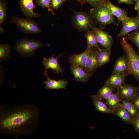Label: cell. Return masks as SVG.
Instances as JSON below:
<instances>
[{
  "instance_id": "6da1fadb",
  "label": "cell",
  "mask_w": 139,
  "mask_h": 139,
  "mask_svg": "<svg viewBox=\"0 0 139 139\" xmlns=\"http://www.w3.org/2000/svg\"><path fill=\"white\" fill-rule=\"evenodd\" d=\"M38 114V110L34 106L17 107L6 111L1 115V129L7 133L26 134L34 124Z\"/></svg>"
},
{
  "instance_id": "7a4b0ae2",
  "label": "cell",
  "mask_w": 139,
  "mask_h": 139,
  "mask_svg": "<svg viewBox=\"0 0 139 139\" xmlns=\"http://www.w3.org/2000/svg\"><path fill=\"white\" fill-rule=\"evenodd\" d=\"M120 44L126 56L129 74L139 81V55L125 37L122 38Z\"/></svg>"
},
{
  "instance_id": "3957f363",
  "label": "cell",
  "mask_w": 139,
  "mask_h": 139,
  "mask_svg": "<svg viewBox=\"0 0 139 139\" xmlns=\"http://www.w3.org/2000/svg\"><path fill=\"white\" fill-rule=\"evenodd\" d=\"M90 13L94 20L96 24H98L100 28L104 29L109 24H114L118 27L117 23L115 20L113 16L109 10L104 5L91 9Z\"/></svg>"
},
{
  "instance_id": "277c9868",
  "label": "cell",
  "mask_w": 139,
  "mask_h": 139,
  "mask_svg": "<svg viewBox=\"0 0 139 139\" xmlns=\"http://www.w3.org/2000/svg\"><path fill=\"white\" fill-rule=\"evenodd\" d=\"M42 46V43L39 41L23 38L16 42L15 45V48L19 55L26 57L33 55L36 51Z\"/></svg>"
},
{
  "instance_id": "5b68a950",
  "label": "cell",
  "mask_w": 139,
  "mask_h": 139,
  "mask_svg": "<svg viewBox=\"0 0 139 139\" xmlns=\"http://www.w3.org/2000/svg\"><path fill=\"white\" fill-rule=\"evenodd\" d=\"M73 11L74 14L72 18L73 24L79 31L86 32L91 30V28L96 24L90 13L82 11Z\"/></svg>"
},
{
  "instance_id": "8992f818",
  "label": "cell",
  "mask_w": 139,
  "mask_h": 139,
  "mask_svg": "<svg viewBox=\"0 0 139 139\" xmlns=\"http://www.w3.org/2000/svg\"><path fill=\"white\" fill-rule=\"evenodd\" d=\"M11 22L15 24L20 30L25 34H38L41 31L36 21L31 18L13 16Z\"/></svg>"
},
{
  "instance_id": "52a82bcc",
  "label": "cell",
  "mask_w": 139,
  "mask_h": 139,
  "mask_svg": "<svg viewBox=\"0 0 139 139\" xmlns=\"http://www.w3.org/2000/svg\"><path fill=\"white\" fill-rule=\"evenodd\" d=\"M122 27L117 36L118 38L126 36L133 30L139 28V16L128 17L122 21Z\"/></svg>"
},
{
  "instance_id": "ba28073f",
  "label": "cell",
  "mask_w": 139,
  "mask_h": 139,
  "mask_svg": "<svg viewBox=\"0 0 139 139\" xmlns=\"http://www.w3.org/2000/svg\"><path fill=\"white\" fill-rule=\"evenodd\" d=\"M91 30L96 34L99 43L104 48L111 49L113 42L112 37L109 33L99 28L93 26Z\"/></svg>"
},
{
  "instance_id": "9c48e42d",
  "label": "cell",
  "mask_w": 139,
  "mask_h": 139,
  "mask_svg": "<svg viewBox=\"0 0 139 139\" xmlns=\"http://www.w3.org/2000/svg\"><path fill=\"white\" fill-rule=\"evenodd\" d=\"M18 2L21 11L27 18H38L40 16L39 13L33 11L36 5L34 4L33 0H19Z\"/></svg>"
},
{
  "instance_id": "30bf717a",
  "label": "cell",
  "mask_w": 139,
  "mask_h": 139,
  "mask_svg": "<svg viewBox=\"0 0 139 139\" xmlns=\"http://www.w3.org/2000/svg\"><path fill=\"white\" fill-rule=\"evenodd\" d=\"M99 49L93 47L87 59L83 69L91 76L97 67V58Z\"/></svg>"
},
{
  "instance_id": "8fae6325",
  "label": "cell",
  "mask_w": 139,
  "mask_h": 139,
  "mask_svg": "<svg viewBox=\"0 0 139 139\" xmlns=\"http://www.w3.org/2000/svg\"><path fill=\"white\" fill-rule=\"evenodd\" d=\"M63 54V53L58 55L56 58L53 55L50 58L44 57L42 60V64L45 68V72H47L48 69L53 70V72L55 74H59L63 71V68L60 66L58 62L59 57Z\"/></svg>"
},
{
  "instance_id": "7c38bea8",
  "label": "cell",
  "mask_w": 139,
  "mask_h": 139,
  "mask_svg": "<svg viewBox=\"0 0 139 139\" xmlns=\"http://www.w3.org/2000/svg\"><path fill=\"white\" fill-rule=\"evenodd\" d=\"M117 92L120 99H126L130 100L138 92L137 87L124 83L117 89Z\"/></svg>"
},
{
  "instance_id": "4fadbf2b",
  "label": "cell",
  "mask_w": 139,
  "mask_h": 139,
  "mask_svg": "<svg viewBox=\"0 0 139 139\" xmlns=\"http://www.w3.org/2000/svg\"><path fill=\"white\" fill-rule=\"evenodd\" d=\"M112 73L124 75H129L127 58L125 54L118 58L114 66Z\"/></svg>"
},
{
  "instance_id": "5bb4252c",
  "label": "cell",
  "mask_w": 139,
  "mask_h": 139,
  "mask_svg": "<svg viewBox=\"0 0 139 139\" xmlns=\"http://www.w3.org/2000/svg\"><path fill=\"white\" fill-rule=\"evenodd\" d=\"M103 5L107 8L112 15L117 18L118 26L120 22L128 17L126 11L114 5L110 0L106 2Z\"/></svg>"
},
{
  "instance_id": "9a60e30c",
  "label": "cell",
  "mask_w": 139,
  "mask_h": 139,
  "mask_svg": "<svg viewBox=\"0 0 139 139\" xmlns=\"http://www.w3.org/2000/svg\"><path fill=\"white\" fill-rule=\"evenodd\" d=\"M92 47L86 48L85 50L80 54L71 55L68 59L69 62L71 65L78 66L83 69Z\"/></svg>"
},
{
  "instance_id": "2e32d148",
  "label": "cell",
  "mask_w": 139,
  "mask_h": 139,
  "mask_svg": "<svg viewBox=\"0 0 139 139\" xmlns=\"http://www.w3.org/2000/svg\"><path fill=\"white\" fill-rule=\"evenodd\" d=\"M42 73L45 75L47 78L46 80H44L43 83L45 84V89H66L68 83L67 81L64 80H59L57 81L51 79L49 77L47 72Z\"/></svg>"
},
{
  "instance_id": "e0dca14e",
  "label": "cell",
  "mask_w": 139,
  "mask_h": 139,
  "mask_svg": "<svg viewBox=\"0 0 139 139\" xmlns=\"http://www.w3.org/2000/svg\"><path fill=\"white\" fill-rule=\"evenodd\" d=\"M70 70L77 82H86L91 76L86 72L82 68L78 66L71 65Z\"/></svg>"
},
{
  "instance_id": "ac0fdd59",
  "label": "cell",
  "mask_w": 139,
  "mask_h": 139,
  "mask_svg": "<svg viewBox=\"0 0 139 139\" xmlns=\"http://www.w3.org/2000/svg\"><path fill=\"white\" fill-rule=\"evenodd\" d=\"M97 56V67H100L108 63L109 61L111 54V49H101L99 50Z\"/></svg>"
},
{
  "instance_id": "d6986e66",
  "label": "cell",
  "mask_w": 139,
  "mask_h": 139,
  "mask_svg": "<svg viewBox=\"0 0 139 139\" xmlns=\"http://www.w3.org/2000/svg\"><path fill=\"white\" fill-rule=\"evenodd\" d=\"M126 77V76L121 74L112 73L106 81L105 84L117 89L124 83Z\"/></svg>"
},
{
  "instance_id": "ffe728a7",
  "label": "cell",
  "mask_w": 139,
  "mask_h": 139,
  "mask_svg": "<svg viewBox=\"0 0 139 139\" xmlns=\"http://www.w3.org/2000/svg\"><path fill=\"white\" fill-rule=\"evenodd\" d=\"M90 97L93 100L95 109L97 111L106 114H114V112L95 95H92Z\"/></svg>"
},
{
  "instance_id": "44dd1931",
  "label": "cell",
  "mask_w": 139,
  "mask_h": 139,
  "mask_svg": "<svg viewBox=\"0 0 139 139\" xmlns=\"http://www.w3.org/2000/svg\"><path fill=\"white\" fill-rule=\"evenodd\" d=\"M117 91L112 93L106 100L107 104L114 112L121 107L120 101Z\"/></svg>"
},
{
  "instance_id": "7402d4cb",
  "label": "cell",
  "mask_w": 139,
  "mask_h": 139,
  "mask_svg": "<svg viewBox=\"0 0 139 139\" xmlns=\"http://www.w3.org/2000/svg\"><path fill=\"white\" fill-rule=\"evenodd\" d=\"M116 88L110 85L105 84L99 89L95 95L100 99L106 100L112 93Z\"/></svg>"
},
{
  "instance_id": "603a6c76",
  "label": "cell",
  "mask_w": 139,
  "mask_h": 139,
  "mask_svg": "<svg viewBox=\"0 0 139 139\" xmlns=\"http://www.w3.org/2000/svg\"><path fill=\"white\" fill-rule=\"evenodd\" d=\"M85 36L87 39L86 48L94 47L99 50L101 48L99 45V42L95 34L92 30H89L86 32Z\"/></svg>"
},
{
  "instance_id": "cb8c5ba5",
  "label": "cell",
  "mask_w": 139,
  "mask_h": 139,
  "mask_svg": "<svg viewBox=\"0 0 139 139\" xmlns=\"http://www.w3.org/2000/svg\"><path fill=\"white\" fill-rule=\"evenodd\" d=\"M122 103L121 107L126 110L130 114L132 118H135L138 114L139 111L131 101L124 99L122 100Z\"/></svg>"
},
{
  "instance_id": "d4e9b609",
  "label": "cell",
  "mask_w": 139,
  "mask_h": 139,
  "mask_svg": "<svg viewBox=\"0 0 139 139\" xmlns=\"http://www.w3.org/2000/svg\"><path fill=\"white\" fill-rule=\"evenodd\" d=\"M114 114L119 117L125 123L132 124L133 118L129 113L123 108L121 107L114 112Z\"/></svg>"
},
{
  "instance_id": "484cf974",
  "label": "cell",
  "mask_w": 139,
  "mask_h": 139,
  "mask_svg": "<svg viewBox=\"0 0 139 139\" xmlns=\"http://www.w3.org/2000/svg\"><path fill=\"white\" fill-rule=\"evenodd\" d=\"M11 48L8 44H1L0 45V62L8 60L9 58Z\"/></svg>"
},
{
  "instance_id": "4316f807",
  "label": "cell",
  "mask_w": 139,
  "mask_h": 139,
  "mask_svg": "<svg viewBox=\"0 0 139 139\" xmlns=\"http://www.w3.org/2000/svg\"><path fill=\"white\" fill-rule=\"evenodd\" d=\"M7 7V3L3 0H0V30L1 32H4L1 25L6 17V10Z\"/></svg>"
},
{
  "instance_id": "83f0119b",
  "label": "cell",
  "mask_w": 139,
  "mask_h": 139,
  "mask_svg": "<svg viewBox=\"0 0 139 139\" xmlns=\"http://www.w3.org/2000/svg\"><path fill=\"white\" fill-rule=\"evenodd\" d=\"M125 37L126 39L132 41L135 45L139 53V28L135 29L129 33Z\"/></svg>"
},
{
  "instance_id": "f1b7e54d",
  "label": "cell",
  "mask_w": 139,
  "mask_h": 139,
  "mask_svg": "<svg viewBox=\"0 0 139 139\" xmlns=\"http://www.w3.org/2000/svg\"><path fill=\"white\" fill-rule=\"evenodd\" d=\"M81 4V6L84 3H88L92 7H96L100 5H103L107 1L110 0H76Z\"/></svg>"
},
{
  "instance_id": "f546056e",
  "label": "cell",
  "mask_w": 139,
  "mask_h": 139,
  "mask_svg": "<svg viewBox=\"0 0 139 139\" xmlns=\"http://www.w3.org/2000/svg\"><path fill=\"white\" fill-rule=\"evenodd\" d=\"M36 2L40 6L42 7L43 8L46 7L48 11L51 12L54 15L55 13L51 6V0H36Z\"/></svg>"
},
{
  "instance_id": "4dcf8cb0",
  "label": "cell",
  "mask_w": 139,
  "mask_h": 139,
  "mask_svg": "<svg viewBox=\"0 0 139 139\" xmlns=\"http://www.w3.org/2000/svg\"><path fill=\"white\" fill-rule=\"evenodd\" d=\"M67 0H51V6L53 10H57Z\"/></svg>"
},
{
  "instance_id": "1f68e13d",
  "label": "cell",
  "mask_w": 139,
  "mask_h": 139,
  "mask_svg": "<svg viewBox=\"0 0 139 139\" xmlns=\"http://www.w3.org/2000/svg\"><path fill=\"white\" fill-rule=\"evenodd\" d=\"M132 124L136 131L139 134V112L137 116L133 119Z\"/></svg>"
},
{
  "instance_id": "d6a6232c",
  "label": "cell",
  "mask_w": 139,
  "mask_h": 139,
  "mask_svg": "<svg viewBox=\"0 0 139 139\" xmlns=\"http://www.w3.org/2000/svg\"><path fill=\"white\" fill-rule=\"evenodd\" d=\"M131 101L139 111V93L138 92Z\"/></svg>"
},
{
  "instance_id": "836d02e7",
  "label": "cell",
  "mask_w": 139,
  "mask_h": 139,
  "mask_svg": "<svg viewBox=\"0 0 139 139\" xmlns=\"http://www.w3.org/2000/svg\"><path fill=\"white\" fill-rule=\"evenodd\" d=\"M134 1V0H117L118 4L124 3L129 5H133Z\"/></svg>"
},
{
  "instance_id": "e575fe53",
  "label": "cell",
  "mask_w": 139,
  "mask_h": 139,
  "mask_svg": "<svg viewBox=\"0 0 139 139\" xmlns=\"http://www.w3.org/2000/svg\"><path fill=\"white\" fill-rule=\"evenodd\" d=\"M135 2L134 9L137 12V16H139V0H134Z\"/></svg>"
},
{
  "instance_id": "d590c367",
  "label": "cell",
  "mask_w": 139,
  "mask_h": 139,
  "mask_svg": "<svg viewBox=\"0 0 139 139\" xmlns=\"http://www.w3.org/2000/svg\"><path fill=\"white\" fill-rule=\"evenodd\" d=\"M138 89V92L139 93V86H137Z\"/></svg>"
}]
</instances>
